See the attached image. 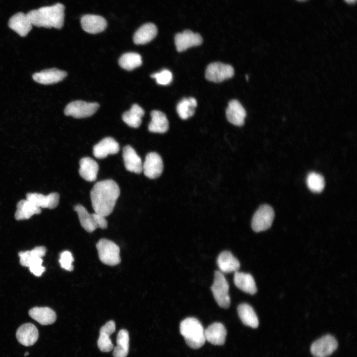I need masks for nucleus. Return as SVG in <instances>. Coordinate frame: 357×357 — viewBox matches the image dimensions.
<instances>
[{
    "label": "nucleus",
    "instance_id": "1",
    "mask_svg": "<svg viewBox=\"0 0 357 357\" xmlns=\"http://www.w3.org/2000/svg\"><path fill=\"white\" fill-rule=\"evenodd\" d=\"M118 184L112 179L96 182L90 192V198L95 213L105 217L113 212L119 196Z\"/></svg>",
    "mask_w": 357,
    "mask_h": 357
},
{
    "label": "nucleus",
    "instance_id": "2",
    "mask_svg": "<svg viewBox=\"0 0 357 357\" xmlns=\"http://www.w3.org/2000/svg\"><path fill=\"white\" fill-rule=\"evenodd\" d=\"M64 6L57 3L29 11L27 15L32 25L38 27L60 29L64 23Z\"/></svg>",
    "mask_w": 357,
    "mask_h": 357
},
{
    "label": "nucleus",
    "instance_id": "3",
    "mask_svg": "<svg viewBox=\"0 0 357 357\" xmlns=\"http://www.w3.org/2000/svg\"><path fill=\"white\" fill-rule=\"evenodd\" d=\"M179 331L186 344L192 349L201 348L206 341L202 325L194 317H188L183 320L180 324Z\"/></svg>",
    "mask_w": 357,
    "mask_h": 357
},
{
    "label": "nucleus",
    "instance_id": "4",
    "mask_svg": "<svg viewBox=\"0 0 357 357\" xmlns=\"http://www.w3.org/2000/svg\"><path fill=\"white\" fill-rule=\"evenodd\" d=\"M74 210L77 213L80 225L87 232L92 233L98 228H107L108 222L105 216L96 213L90 214L81 204L75 205Z\"/></svg>",
    "mask_w": 357,
    "mask_h": 357
},
{
    "label": "nucleus",
    "instance_id": "5",
    "mask_svg": "<svg viewBox=\"0 0 357 357\" xmlns=\"http://www.w3.org/2000/svg\"><path fill=\"white\" fill-rule=\"evenodd\" d=\"M99 258L104 264L115 266L120 262L119 247L110 240L102 238L96 244Z\"/></svg>",
    "mask_w": 357,
    "mask_h": 357
},
{
    "label": "nucleus",
    "instance_id": "6",
    "mask_svg": "<svg viewBox=\"0 0 357 357\" xmlns=\"http://www.w3.org/2000/svg\"><path fill=\"white\" fill-rule=\"evenodd\" d=\"M211 289L217 304L222 308H229L231 303L229 286L223 274L220 271H216L214 273V282Z\"/></svg>",
    "mask_w": 357,
    "mask_h": 357
},
{
    "label": "nucleus",
    "instance_id": "7",
    "mask_svg": "<svg viewBox=\"0 0 357 357\" xmlns=\"http://www.w3.org/2000/svg\"><path fill=\"white\" fill-rule=\"evenodd\" d=\"M274 218V212L269 205H261L254 213L251 227L255 232H260L269 229L272 225Z\"/></svg>",
    "mask_w": 357,
    "mask_h": 357
},
{
    "label": "nucleus",
    "instance_id": "8",
    "mask_svg": "<svg viewBox=\"0 0 357 357\" xmlns=\"http://www.w3.org/2000/svg\"><path fill=\"white\" fill-rule=\"evenodd\" d=\"M99 108L97 103H88L83 101H75L69 103L65 108L66 116L74 118L89 117L95 114Z\"/></svg>",
    "mask_w": 357,
    "mask_h": 357
},
{
    "label": "nucleus",
    "instance_id": "9",
    "mask_svg": "<svg viewBox=\"0 0 357 357\" xmlns=\"http://www.w3.org/2000/svg\"><path fill=\"white\" fill-rule=\"evenodd\" d=\"M234 74V70L231 65L220 62L209 64L205 71L206 78L214 82H222L232 77Z\"/></svg>",
    "mask_w": 357,
    "mask_h": 357
},
{
    "label": "nucleus",
    "instance_id": "10",
    "mask_svg": "<svg viewBox=\"0 0 357 357\" xmlns=\"http://www.w3.org/2000/svg\"><path fill=\"white\" fill-rule=\"evenodd\" d=\"M337 347L336 339L330 335H326L312 343L310 352L315 357H327L330 356Z\"/></svg>",
    "mask_w": 357,
    "mask_h": 357
},
{
    "label": "nucleus",
    "instance_id": "11",
    "mask_svg": "<svg viewBox=\"0 0 357 357\" xmlns=\"http://www.w3.org/2000/svg\"><path fill=\"white\" fill-rule=\"evenodd\" d=\"M163 170V163L161 156L156 152H150L142 164V171L146 177L154 179L161 176Z\"/></svg>",
    "mask_w": 357,
    "mask_h": 357
},
{
    "label": "nucleus",
    "instance_id": "12",
    "mask_svg": "<svg viewBox=\"0 0 357 357\" xmlns=\"http://www.w3.org/2000/svg\"><path fill=\"white\" fill-rule=\"evenodd\" d=\"M203 42L201 36L189 30H185L181 33L177 34L175 42L177 50L183 52L188 48L201 45Z\"/></svg>",
    "mask_w": 357,
    "mask_h": 357
},
{
    "label": "nucleus",
    "instance_id": "13",
    "mask_svg": "<svg viewBox=\"0 0 357 357\" xmlns=\"http://www.w3.org/2000/svg\"><path fill=\"white\" fill-rule=\"evenodd\" d=\"M26 199L36 207L43 208L54 209L59 203L60 195L57 192H52L47 195L39 193H28Z\"/></svg>",
    "mask_w": 357,
    "mask_h": 357
},
{
    "label": "nucleus",
    "instance_id": "14",
    "mask_svg": "<svg viewBox=\"0 0 357 357\" xmlns=\"http://www.w3.org/2000/svg\"><path fill=\"white\" fill-rule=\"evenodd\" d=\"M66 75L67 73L65 71L53 68L36 72L33 75L32 77L37 83L49 85L62 81Z\"/></svg>",
    "mask_w": 357,
    "mask_h": 357
},
{
    "label": "nucleus",
    "instance_id": "15",
    "mask_svg": "<svg viewBox=\"0 0 357 357\" xmlns=\"http://www.w3.org/2000/svg\"><path fill=\"white\" fill-rule=\"evenodd\" d=\"M80 22L83 30L92 34L103 31L107 25V21L104 17L94 14L83 15L81 18Z\"/></svg>",
    "mask_w": 357,
    "mask_h": 357
},
{
    "label": "nucleus",
    "instance_id": "16",
    "mask_svg": "<svg viewBox=\"0 0 357 357\" xmlns=\"http://www.w3.org/2000/svg\"><path fill=\"white\" fill-rule=\"evenodd\" d=\"M119 151V143L113 138L107 137L93 147V154L97 159H104L109 155L118 153Z\"/></svg>",
    "mask_w": 357,
    "mask_h": 357
},
{
    "label": "nucleus",
    "instance_id": "17",
    "mask_svg": "<svg viewBox=\"0 0 357 357\" xmlns=\"http://www.w3.org/2000/svg\"><path fill=\"white\" fill-rule=\"evenodd\" d=\"M38 336L37 328L34 324L30 323L21 325L16 332L17 341L25 346L34 345L37 342Z\"/></svg>",
    "mask_w": 357,
    "mask_h": 357
},
{
    "label": "nucleus",
    "instance_id": "18",
    "mask_svg": "<svg viewBox=\"0 0 357 357\" xmlns=\"http://www.w3.org/2000/svg\"><path fill=\"white\" fill-rule=\"evenodd\" d=\"M32 26L27 14L21 12L12 16L8 21L9 27L21 37L26 36L31 30Z\"/></svg>",
    "mask_w": 357,
    "mask_h": 357
},
{
    "label": "nucleus",
    "instance_id": "19",
    "mask_svg": "<svg viewBox=\"0 0 357 357\" xmlns=\"http://www.w3.org/2000/svg\"><path fill=\"white\" fill-rule=\"evenodd\" d=\"M122 157L125 169L137 174L142 172V163L140 157L130 145L125 146L122 149Z\"/></svg>",
    "mask_w": 357,
    "mask_h": 357
},
{
    "label": "nucleus",
    "instance_id": "20",
    "mask_svg": "<svg viewBox=\"0 0 357 357\" xmlns=\"http://www.w3.org/2000/svg\"><path fill=\"white\" fill-rule=\"evenodd\" d=\"M226 114L230 123L236 126H241L244 124L246 111L238 100H233L229 103Z\"/></svg>",
    "mask_w": 357,
    "mask_h": 357
},
{
    "label": "nucleus",
    "instance_id": "21",
    "mask_svg": "<svg viewBox=\"0 0 357 357\" xmlns=\"http://www.w3.org/2000/svg\"><path fill=\"white\" fill-rule=\"evenodd\" d=\"M204 334L206 341L214 345H222L225 342L227 331L223 324L215 322L204 330Z\"/></svg>",
    "mask_w": 357,
    "mask_h": 357
},
{
    "label": "nucleus",
    "instance_id": "22",
    "mask_svg": "<svg viewBox=\"0 0 357 357\" xmlns=\"http://www.w3.org/2000/svg\"><path fill=\"white\" fill-rule=\"evenodd\" d=\"M116 330V324L114 321L110 320L104 325L100 330V335L97 341L99 350L103 352H109L114 348L110 336Z\"/></svg>",
    "mask_w": 357,
    "mask_h": 357
},
{
    "label": "nucleus",
    "instance_id": "23",
    "mask_svg": "<svg viewBox=\"0 0 357 357\" xmlns=\"http://www.w3.org/2000/svg\"><path fill=\"white\" fill-rule=\"evenodd\" d=\"M79 173L84 179L88 181L96 179L99 165L94 160L88 157L82 158L79 161Z\"/></svg>",
    "mask_w": 357,
    "mask_h": 357
},
{
    "label": "nucleus",
    "instance_id": "24",
    "mask_svg": "<svg viewBox=\"0 0 357 357\" xmlns=\"http://www.w3.org/2000/svg\"><path fill=\"white\" fill-rule=\"evenodd\" d=\"M217 263L222 273H229L238 271L240 267L239 261L228 251L221 252L218 257Z\"/></svg>",
    "mask_w": 357,
    "mask_h": 357
},
{
    "label": "nucleus",
    "instance_id": "25",
    "mask_svg": "<svg viewBox=\"0 0 357 357\" xmlns=\"http://www.w3.org/2000/svg\"><path fill=\"white\" fill-rule=\"evenodd\" d=\"M30 316L43 325L54 323L57 319L56 312L48 307H35L29 311Z\"/></svg>",
    "mask_w": 357,
    "mask_h": 357
},
{
    "label": "nucleus",
    "instance_id": "26",
    "mask_svg": "<svg viewBox=\"0 0 357 357\" xmlns=\"http://www.w3.org/2000/svg\"><path fill=\"white\" fill-rule=\"evenodd\" d=\"M158 30L152 23H147L140 27L135 32L133 40L136 45H144L150 42L157 35Z\"/></svg>",
    "mask_w": 357,
    "mask_h": 357
},
{
    "label": "nucleus",
    "instance_id": "27",
    "mask_svg": "<svg viewBox=\"0 0 357 357\" xmlns=\"http://www.w3.org/2000/svg\"><path fill=\"white\" fill-rule=\"evenodd\" d=\"M234 282L237 288L246 293L254 295L257 292L255 281L250 274L236 271Z\"/></svg>",
    "mask_w": 357,
    "mask_h": 357
},
{
    "label": "nucleus",
    "instance_id": "28",
    "mask_svg": "<svg viewBox=\"0 0 357 357\" xmlns=\"http://www.w3.org/2000/svg\"><path fill=\"white\" fill-rule=\"evenodd\" d=\"M151 120L148 125V130L154 133H163L169 129V121L166 115L158 110L151 113Z\"/></svg>",
    "mask_w": 357,
    "mask_h": 357
},
{
    "label": "nucleus",
    "instance_id": "29",
    "mask_svg": "<svg viewBox=\"0 0 357 357\" xmlns=\"http://www.w3.org/2000/svg\"><path fill=\"white\" fill-rule=\"evenodd\" d=\"M41 213V208L36 207L27 199H22L17 204L15 218L16 220L28 219L33 215Z\"/></svg>",
    "mask_w": 357,
    "mask_h": 357
},
{
    "label": "nucleus",
    "instance_id": "30",
    "mask_svg": "<svg viewBox=\"0 0 357 357\" xmlns=\"http://www.w3.org/2000/svg\"><path fill=\"white\" fill-rule=\"evenodd\" d=\"M238 313L241 322L253 328L258 326V317L252 307L247 303L240 304L238 307Z\"/></svg>",
    "mask_w": 357,
    "mask_h": 357
},
{
    "label": "nucleus",
    "instance_id": "31",
    "mask_svg": "<svg viewBox=\"0 0 357 357\" xmlns=\"http://www.w3.org/2000/svg\"><path fill=\"white\" fill-rule=\"evenodd\" d=\"M144 115L143 109L138 105L134 104L129 111L122 115V119L129 126L137 128L141 124L142 118Z\"/></svg>",
    "mask_w": 357,
    "mask_h": 357
},
{
    "label": "nucleus",
    "instance_id": "32",
    "mask_svg": "<svg viewBox=\"0 0 357 357\" xmlns=\"http://www.w3.org/2000/svg\"><path fill=\"white\" fill-rule=\"evenodd\" d=\"M129 337L128 331L121 329L117 337V346L114 348V357H126L129 351Z\"/></svg>",
    "mask_w": 357,
    "mask_h": 357
},
{
    "label": "nucleus",
    "instance_id": "33",
    "mask_svg": "<svg viewBox=\"0 0 357 357\" xmlns=\"http://www.w3.org/2000/svg\"><path fill=\"white\" fill-rule=\"evenodd\" d=\"M197 105V101L194 98H183L178 104L177 111L181 119H186L194 114Z\"/></svg>",
    "mask_w": 357,
    "mask_h": 357
},
{
    "label": "nucleus",
    "instance_id": "34",
    "mask_svg": "<svg viewBox=\"0 0 357 357\" xmlns=\"http://www.w3.org/2000/svg\"><path fill=\"white\" fill-rule=\"evenodd\" d=\"M142 63L141 56L136 53H126L119 60V64L123 69L132 70L140 66Z\"/></svg>",
    "mask_w": 357,
    "mask_h": 357
},
{
    "label": "nucleus",
    "instance_id": "35",
    "mask_svg": "<svg viewBox=\"0 0 357 357\" xmlns=\"http://www.w3.org/2000/svg\"><path fill=\"white\" fill-rule=\"evenodd\" d=\"M46 248L43 246H36L30 251H21L18 255L20 264L25 267H28L30 262L34 259L42 258L46 253Z\"/></svg>",
    "mask_w": 357,
    "mask_h": 357
},
{
    "label": "nucleus",
    "instance_id": "36",
    "mask_svg": "<svg viewBox=\"0 0 357 357\" xmlns=\"http://www.w3.org/2000/svg\"><path fill=\"white\" fill-rule=\"evenodd\" d=\"M308 188L314 193L321 192L325 186V180L323 177L315 172L309 173L306 179Z\"/></svg>",
    "mask_w": 357,
    "mask_h": 357
},
{
    "label": "nucleus",
    "instance_id": "37",
    "mask_svg": "<svg viewBox=\"0 0 357 357\" xmlns=\"http://www.w3.org/2000/svg\"><path fill=\"white\" fill-rule=\"evenodd\" d=\"M151 77L155 79L156 82L162 85H166L170 84L173 79L172 72L166 69H163L161 71L154 73L151 75Z\"/></svg>",
    "mask_w": 357,
    "mask_h": 357
},
{
    "label": "nucleus",
    "instance_id": "38",
    "mask_svg": "<svg viewBox=\"0 0 357 357\" xmlns=\"http://www.w3.org/2000/svg\"><path fill=\"white\" fill-rule=\"evenodd\" d=\"M73 261V257L70 251L65 250L60 253L59 262L62 268L68 271H72Z\"/></svg>",
    "mask_w": 357,
    "mask_h": 357
},
{
    "label": "nucleus",
    "instance_id": "39",
    "mask_svg": "<svg viewBox=\"0 0 357 357\" xmlns=\"http://www.w3.org/2000/svg\"><path fill=\"white\" fill-rule=\"evenodd\" d=\"M42 258H38L33 260L29 264V270L35 276H41L45 272V268L42 266Z\"/></svg>",
    "mask_w": 357,
    "mask_h": 357
},
{
    "label": "nucleus",
    "instance_id": "40",
    "mask_svg": "<svg viewBox=\"0 0 357 357\" xmlns=\"http://www.w3.org/2000/svg\"><path fill=\"white\" fill-rule=\"evenodd\" d=\"M347 2L349 3H352L356 1V0H345Z\"/></svg>",
    "mask_w": 357,
    "mask_h": 357
},
{
    "label": "nucleus",
    "instance_id": "41",
    "mask_svg": "<svg viewBox=\"0 0 357 357\" xmlns=\"http://www.w3.org/2000/svg\"><path fill=\"white\" fill-rule=\"evenodd\" d=\"M29 355V353L27 352L24 354V356L26 357V356H28Z\"/></svg>",
    "mask_w": 357,
    "mask_h": 357
},
{
    "label": "nucleus",
    "instance_id": "42",
    "mask_svg": "<svg viewBox=\"0 0 357 357\" xmlns=\"http://www.w3.org/2000/svg\"><path fill=\"white\" fill-rule=\"evenodd\" d=\"M298 0V1H303V0Z\"/></svg>",
    "mask_w": 357,
    "mask_h": 357
}]
</instances>
